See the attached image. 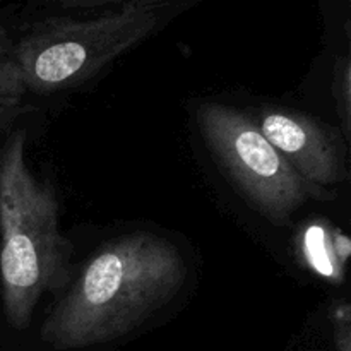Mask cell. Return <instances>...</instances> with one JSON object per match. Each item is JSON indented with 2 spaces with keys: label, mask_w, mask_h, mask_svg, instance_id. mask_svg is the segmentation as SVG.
<instances>
[{
  "label": "cell",
  "mask_w": 351,
  "mask_h": 351,
  "mask_svg": "<svg viewBox=\"0 0 351 351\" xmlns=\"http://www.w3.org/2000/svg\"><path fill=\"white\" fill-rule=\"evenodd\" d=\"M187 280L173 242L151 232L105 243L55 305L43 336L57 348H81L122 336L170 304Z\"/></svg>",
  "instance_id": "1"
},
{
  "label": "cell",
  "mask_w": 351,
  "mask_h": 351,
  "mask_svg": "<svg viewBox=\"0 0 351 351\" xmlns=\"http://www.w3.org/2000/svg\"><path fill=\"white\" fill-rule=\"evenodd\" d=\"M71 252L55 191L27 167L26 132L12 130L0 147V281L14 328H26L43 293L67 281Z\"/></svg>",
  "instance_id": "2"
},
{
  "label": "cell",
  "mask_w": 351,
  "mask_h": 351,
  "mask_svg": "<svg viewBox=\"0 0 351 351\" xmlns=\"http://www.w3.org/2000/svg\"><path fill=\"white\" fill-rule=\"evenodd\" d=\"M165 0H129L88 19L48 17L12 47L26 91L50 95L75 88L146 40L158 27Z\"/></svg>",
  "instance_id": "3"
},
{
  "label": "cell",
  "mask_w": 351,
  "mask_h": 351,
  "mask_svg": "<svg viewBox=\"0 0 351 351\" xmlns=\"http://www.w3.org/2000/svg\"><path fill=\"white\" fill-rule=\"evenodd\" d=\"M195 119L223 171L243 197L276 225L290 221L308 199L328 197L305 182L264 137L257 122L240 110L206 101L195 108Z\"/></svg>",
  "instance_id": "4"
},
{
  "label": "cell",
  "mask_w": 351,
  "mask_h": 351,
  "mask_svg": "<svg viewBox=\"0 0 351 351\" xmlns=\"http://www.w3.org/2000/svg\"><path fill=\"white\" fill-rule=\"evenodd\" d=\"M257 125L293 170L319 191L348 177L345 143L326 123L290 108H267Z\"/></svg>",
  "instance_id": "5"
},
{
  "label": "cell",
  "mask_w": 351,
  "mask_h": 351,
  "mask_svg": "<svg viewBox=\"0 0 351 351\" xmlns=\"http://www.w3.org/2000/svg\"><path fill=\"white\" fill-rule=\"evenodd\" d=\"M332 95L336 101V112L341 120L343 137L350 139L351 130V64L348 55L336 58L332 72Z\"/></svg>",
  "instance_id": "6"
},
{
  "label": "cell",
  "mask_w": 351,
  "mask_h": 351,
  "mask_svg": "<svg viewBox=\"0 0 351 351\" xmlns=\"http://www.w3.org/2000/svg\"><path fill=\"white\" fill-rule=\"evenodd\" d=\"M26 93L23 72L12 55L0 60V101H17Z\"/></svg>",
  "instance_id": "7"
},
{
  "label": "cell",
  "mask_w": 351,
  "mask_h": 351,
  "mask_svg": "<svg viewBox=\"0 0 351 351\" xmlns=\"http://www.w3.org/2000/svg\"><path fill=\"white\" fill-rule=\"evenodd\" d=\"M58 7L64 9H91V7L101 5H113V3H123L129 0H53Z\"/></svg>",
  "instance_id": "8"
},
{
  "label": "cell",
  "mask_w": 351,
  "mask_h": 351,
  "mask_svg": "<svg viewBox=\"0 0 351 351\" xmlns=\"http://www.w3.org/2000/svg\"><path fill=\"white\" fill-rule=\"evenodd\" d=\"M10 53H12V45H10L5 27H3L2 21H0V60L10 57Z\"/></svg>",
  "instance_id": "9"
},
{
  "label": "cell",
  "mask_w": 351,
  "mask_h": 351,
  "mask_svg": "<svg viewBox=\"0 0 351 351\" xmlns=\"http://www.w3.org/2000/svg\"><path fill=\"white\" fill-rule=\"evenodd\" d=\"M14 99H10V101H0V110L2 108H5V106H10V105H14Z\"/></svg>",
  "instance_id": "10"
}]
</instances>
